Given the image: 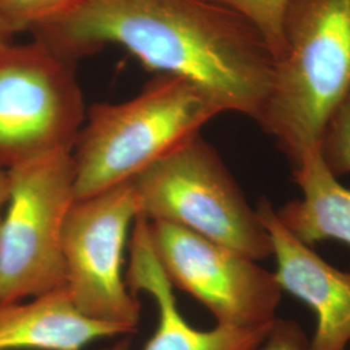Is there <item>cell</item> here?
<instances>
[{
	"instance_id": "6da1fadb",
	"label": "cell",
	"mask_w": 350,
	"mask_h": 350,
	"mask_svg": "<svg viewBox=\"0 0 350 350\" xmlns=\"http://www.w3.org/2000/svg\"><path fill=\"white\" fill-rule=\"evenodd\" d=\"M64 57L116 44L148 70L201 88L222 112L258 121L275 57L238 13L209 0H81L31 31Z\"/></svg>"
},
{
	"instance_id": "7a4b0ae2",
	"label": "cell",
	"mask_w": 350,
	"mask_h": 350,
	"mask_svg": "<svg viewBox=\"0 0 350 350\" xmlns=\"http://www.w3.org/2000/svg\"><path fill=\"white\" fill-rule=\"evenodd\" d=\"M350 94V0H291L283 46L257 124L291 163L317 150Z\"/></svg>"
},
{
	"instance_id": "3957f363",
	"label": "cell",
	"mask_w": 350,
	"mask_h": 350,
	"mask_svg": "<svg viewBox=\"0 0 350 350\" xmlns=\"http://www.w3.org/2000/svg\"><path fill=\"white\" fill-rule=\"evenodd\" d=\"M221 113L201 88L165 75L130 100L92 105L72 150L75 200L133 179Z\"/></svg>"
},
{
	"instance_id": "277c9868",
	"label": "cell",
	"mask_w": 350,
	"mask_h": 350,
	"mask_svg": "<svg viewBox=\"0 0 350 350\" xmlns=\"http://www.w3.org/2000/svg\"><path fill=\"white\" fill-rule=\"evenodd\" d=\"M133 183L139 215L150 222L180 226L257 262L273 256L258 213L201 133L134 176Z\"/></svg>"
},
{
	"instance_id": "5b68a950",
	"label": "cell",
	"mask_w": 350,
	"mask_h": 350,
	"mask_svg": "<svg viewBox=\"0 0 350 350\" xmlns=\"http://www.w3.org/2000/svg\"><path fill=\"white\" fill-rule=\"evenodd\" d=\"M11 193L0 226V306L65 287L63 227L75 202L72 150L8 169Z\"/></svg>"
},
{
	"instance_id": "8992f818",
	"label": "cell",
	"mask_w": 350,
	"mask_h": 350,
	"mask_svg": "<svg viewBox=\"0 0 350 350\" xmlns=\"http://www.w3.org/2000/svg\"><path fill=\"white\" fill-rule=\"evenodd\" d=\"M73 63L38 39L0 49V166L73 150L86 114Z\"/></svg>"
},
{
	"instance_id": "52a82bcc",
	"label": "cell",
	"mask_w": 350,
	"mask_h": 350,
	"mask_svg": "<svg viewBox=\"0 0 350 350\" xmlns=\"http://www.w3.org/2000/svg\"><path fill=\"white\" fill-rule=\"evenodd\" d=\"M140 214L133 179L75 200L64 221L68 292L77 309L94 321L137 331L142 306L122 273L130 225Z\"/></svg>"
},
{
	"instance_id": "ba28073f",
	"label": "cell",
	"mask_w": 350,
	"mask_h": 350,
	"mask_svg": "<svg viewBox=\"0 0 350 350\" xmlns=\"http://www.w3.org/2000/svg\"><path fill=\"white\" fill-rule=\"evenodd\" d=\"M150 238L170 283L201 302L217 325L274 322L283 291L257 261L167 222H150Z\"/></svg>"
},
{
	"instance_id": "9c48e42d",
	"label": "cell",
	"mask_w": 350,
	"mask_h": 350,
	"mask_svg": "<svg viewBox=\"0 0 350 350\" xmlns=\"http://www.w3.org/2000/svg\"><path fill=\"white\" fill-rule=\"evenodd\" d=\"M256 211L273 244L276 282L282 291L309 305L317 317L309 350L349 349L350 270L325 262L310 245L293 237L267 199L258 201Z\"/></svg>"
},
{
	"instance_id": "30bf717a",
	"label": "cell",
	"mask_w": 350,
	"mask_h": 350,
	"mask_svg": "<svg viewBox=\"0 0 350 350\" xmlns=\"http://www.w3.org/2000/svg\"><path fill=\"white\" fill-rule=\"evenodd\" d=\"M125 280L133 295L144 292L157 305V328L143 350H258L273 325H217L209 331H201L189 325L178 309L173 284L154 254L150 243V222L143 215H138L133 226L130 265ZM103 350H130V347L127 340H121Z\"/></svg>"
},
{
	"instance_id": "8fae6325",
	"label": "cell",
	"mask_w": 350,
	"mask_h": 350,
	"mask_svg": "<svg viewBox=\"0 0 350 350\" xmlns=\"http://www.w3.org/2000/svg\"><path fill=\"white\" fill-rule=\"evenodd\" d=\"M117 335L129 332L83 315L66 287L0 306V350H83Z\"/></svg>"
},
{
	"instance_id": "7c38bea8",
	"label": "cell",
	"mask_w": 350,
	"mask_h": 350,
	"mask_svg": "<svg viewBox=\"0 0 350 350\" xmlns=\"http://www.w3.org/2000/svg\"><path fill=\"white\" fill-rule=\"evenodd\" d=\"M292 179L302 198L275 209L282 225L306 245L338 240L350 247V189L328 170L319 148L293 165Z\"/></svg>"
},
{
	"instance_id": "4fadbf2b",
	"label": "cell",
	"mask_w": 350,
	"mask_h": 350,
	"mask_svg": "<svg viewBox=\"0 0 350 350\" xmlns=\"http://www.w3.org/2000/svg\"><path fill=\"white\" fill-rule=\"evenodd\" d=\"M247 20L278 59L283 46V20L291 0H209Z\"/></svg>"
},
{
	"instance_id": "5bb4252c",
	"label": "cell",
	"mask_w": 350,
	"mask_h": 350,
	"mask_svg": "<svg viewBox=\"0 0 350 350\" xmlns=\"http://www.w3.org/2000/svg\"><path fill=\"white\" fill-rule=\"evenodd\" d=\"M81 0H0V25L11 36L33 31L73 8Z\"/></svg>"
},
{
	"instance_id": "9a60e30c",
	"label": "cell",
	"mask_w": 350,
	"mask_h": 350,
	"mask_svg": "<svg viewBox=\"0 0 350 350\" xmlns=\"http://www.w3.org/2000/svg\"><path fill=\"white\" fill-rule=\"evenodd\" d=\"M319 150L332 174H350V94L328 121Z\"/></svg>"
},
{
	"instance_id": "2e32d148",
	"label": "cell",
	"mask_w": 350,
	"mask_h": 350,
	"mask_svg": "<svg viewBox=\"0 0 350 350\" xmlns=\"http://www.w3.org/2000/svg\"><path fill=\"white\" fill-rule=\"evenodd\" d=\"M258 350H309V341L299 323L276 317Z\"/></svg>"
},
{
	"instance_id": "e0dca14e",
	"label": "cell",
	"mask_w": 350,
	"mask_h": 350,
	"mask_svg": "<svg viewBox=\"0 0 350 350\" xmlns=\"http://www.w3.org/2000/svg\"><path fill=\"white\" fill-rule=\"evenodd\" d=\"M10 193H11V180H10L8 169L0 166V226L10 201Z\"/></svg>"
},
{
	"instance_id": "ac0fdd59",
	"label": "cell",
	"mask_w": 350,
	"mask_h": 350,
	"mask_svg": "<svg viewBox=\"0 0 350 350\" xmlns=\"http://www.w3.org/2000/svg\"><path fill=\"white\" fill-rule=\"evenodd\" d=\"M11 38H12V36L3 26L0 25V49L3 46L8 44L11 42Z\"/></svg>"
}]
</instances>
